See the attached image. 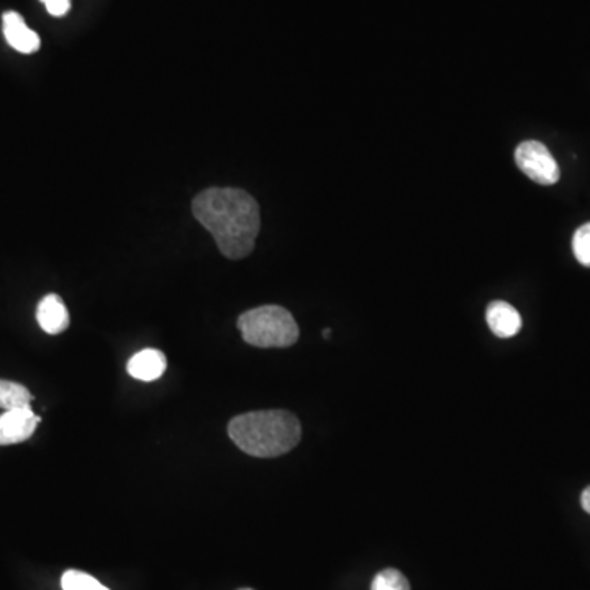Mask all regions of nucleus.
<instances>
[{
    "mask_svg": "<svg viewBox=\"0 0 590 590\" xmlns=\"http://www.w3.org/2000/svg\"><path fill=\"white\" fill-rule=\"evenodd\" d=\"M192 214L228 259H243L255 250L261 215L258 202L248 192L212 187L192 200Z\"/></svg>",
    "mask_w": 590,
    "mask_h": 590,
    "instance_id": "nucleus-1",
    "label": "nucleus"
},
{
    "mask_svg": "<svg viewBox=\"0 0 590 590\" xmlns=\"http://www.w3.org/2000/svg\"><path fill=\"white\" fill-rule=\"evenodd\" d=\"M228 436L243 453L255 458H276L299 445V418L287 410L243 413L228 423Z\"/></svg>",
    "mask_w": 590,
    "mask_h": 590,
    "instance_id": "nucleus-2",
    "label": "nucleus"
},
{
    "mask_svg": "<svg viewBox=\"0 0 590 590\" xmlns=\"http://www.w3.org/2000/svg\"><path fill=\"white\" fill-rule=\"evenodd\" d=\"M238 328L248 345L256 348H287L299 340V325L289 310L263 305L238 318Z\"/></svg>",
    "mask_w": 590,
    "mask_h": 590,
    "instance_id": "nucleus-3",
    "label": "nucleus"
},
{
    "mask_svg": "<svg viewBox=\"0 0 590 590\" xmlns=\"http://www.w3.org/2000/svg\"><path fill=\"white\" fill-rule=\"evenodd\" d=\"M515 163L536 184L553 186L559 181L558 163L540 141L528 140L520 143L515 151Z\"/></svg>",
    "mask_w": 590,
    "mask_h": 590,
    "instance_id": "nucleus-4",
    "label": "nucleus"
},
{
    "mask_svg": "<svg viewBox=\"0 0 590 590\" xmlns=\"http://www.w3.org/2000/svg\"><path fill=\"white\" fill-rule=\"evenodd\" d=\"M40 420L30 407L5 410L0 417V446L17 445L32 438Z\"/></svg>",
    "mask_w": 590,
    "mask_h": 590,
    "instance_id": "nucleus-5",
    "label": "nucleus"
},
{
    "mask_svg": "<svg viewBox=\"0 0 590 590\" xmlns=\"http://www.w3.org/2000/svg\"><path fill=\"white\" fill-rule=\"evenodd\" d=\"M2 22H4L5 40L14 50L23 55H32L40 50L41 40L38 33L27 27L22 15L17 12H5Z\"/></svg>",
    "mask_w": 590,
    "mask_h": 590,
    "instance_id": "nucleus-6",
    "label": "nucleus"
},
{
    "mask_svg": "<svg viewBox=\"0 0 590 590\" xmlns=\"http://www.w3.org/2000/svg\"><path fill=\"white\" fill-rule=\"evenodd\" d=\"M166 368H168V359L163 351L151 350V348L133 354L127 364L128 374L133 379L143 382L156 381L166 373Z\"/></svg>",
    "mask_w": 590,
    "mask_h": 590,
    "instance_id": "nucleus-7",
    "label": "nucleus"
},
{
    "mask_svg": "<svg viewBox=\"0 0 590 590\" xmlns=\"http://www.w3.org/2000/svg\"><path fill=\"white\" fill-rule=\"evenodd\" d=\"M37 320L43 332L48 335H59L66 332L69 327L68 307L59 295H46L38 304Z\"/></svg>",
    "mask_w": 590,
    "mask_h": 590,
    "instance_id": "nucleus-8",
    "label": "nucleus"
},
{
    "mask_svg": "<svg viewBox=\"0 0 590 590\" xmlns=\"http://www.w3.org/2000/svg\"><path fill=\"white\" fill-rule=\"evenodd\" d=\"M487 323L492 333L499 338H512L522 328V317L518 310L504 300H495L487 307Z\"/></svg>",
    "mask_w": 590,
    "mask_h": 590,
    "instance_id": "nucleus-9",
    "label": "nucleus"
},
{
    "mask_svg": "<svg viewBox=\"0 0 590 590\" xmlns=\"http://www.w3.org/2000/svg\"><path fill=\"white\" fill-rule=\"evenodd\" d=\"M32 402V394L27 387L17 382L0 379V409H27Z\"/></svg>",
    "mask_w": 590,
    "mask_h": 590,
    "instance_id": "nucleus-10",
    "label": "nucleus"
},
{
    "mask_svg": "<svg viewBox=\"0 0 590 590\" xmlns=\"http://www.w3.org/2000/svg\"><path fill=\"white\" fill-rule=\"evenodd\" d=\"M61 587L63 590H110L102 586L96 577L76 569L64 572L61 577Z\"/></svg>",
    "mask_w": 590,
    "mask_h": 590,
    "instance_id": "nucleus-11",
    "label": "nucleus"
},
{
    "mask_svg": "<svg viewBox=\"0 0 590 590\" xmlns=\"http://www.w3.org/2000/svg\"><path fill=\"white\" fill-rule=\"evenodd\" d=\"M371 590H410V584L397 569H384L374 577Z\"/></svg>",
    "mask_w": 590,
    "mask_h": 590,
    "instance_id": "nucleus-12",
    "label": "nucleus"
},
{
    "mask_svg": "<svg viewBox=\"0 0 590 590\" xmlns=\"http://www.w3.org/2000/svg\"><path fill=\"white\" fill-rule=\"evenodd\" d=\"M572 251L577 261L590 268V222L582 225L572 238Z\"/></svg>",
    "mask_w": 590,
    "mask_h": 590,
    "instance_id": "nucleus-13",
    "label": "nucleus"
},
{
    "mask_svg": "<svg viewBox=\"0 0 590 590\" xmlns=\"http://www.w3.org/2000/svg\"><path fill=\"white\" fill-rule=\"evenodd\" d=\"M53 17H64L71 9V0H41Z\"/></svg>",
    "mask_w": 590,
    "mask_h": 590,
    "instance_id": "nucleus-14",
    "label": "nucleus"
},
{
    "mask_svg": "<svg viewBox=\"0 0 590 590\" xmlns=\"http://www.w3.org/2000/svg\"><path fill=\"white\" fill-rule=\"evenodd\" d=\"M582 509L586 510L590 515V486L581 495Z\"/></svg>",
    "mask_w": 590,
    "mask_h": 590,
    "instance_id": "nucleus-15",
    "label": "nucleus"
},
{
    "mask_svg": "<svg viewBox=\"0 0 590 590\" xmlns=\"http://www.w3.org/2000/svg\"><path fill=\"white\" fill-rule=\"evenodd\" d=\"M330 335H332V330H330V328L323 330V338H330Z\"/></svg>",
    "mask_w": 590,
    "mask_h": 590,
    "instance_id": "nucleus-16",
    "label": "nucleus"
},
{
    "mask_svg": "<svg viewBox=\"0 0 590 590\" xmlns=\"http://www.w3.org/2000/svg\"><path fill=\"white\" fill-rule=\"evenodd\" d=\"M240 590H253V589H240Z\"/></svg>",
    "mask_w": 590,
    "mask_h": 590,
    "instance_id": "nucleus-17",
    "label": "nucleus"
}]
</instances>
